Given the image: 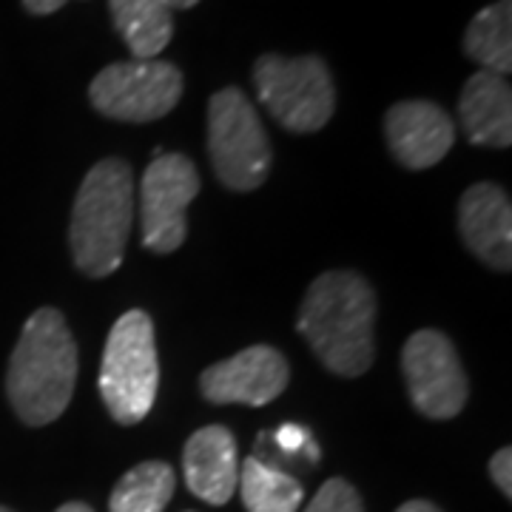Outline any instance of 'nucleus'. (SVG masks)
Instances as JSON below:
<instances>
[{
    "label": "nucleus",
    "mask_w": 512,
    "mask_h": 512,
    "mask_svg": "<svg viewBox=\"0 0 512 512\" xmlns=\"http://www.w3.org/2000/svg\"><path fill=\"white\" fill-rule=\"evenodd\" d=\"M376 293L356 271L316 276L302 299L296 328L316 359L336 376H362L376 359Z\"/></svg>",
    "instance_id": "1"
},
{
    "label": "nucleus",
    "mask_w": 512,
    "mask_h": 512,
    "mask_svg": "<svg viewBox=\"0 0 512 512\" xmlns=\"http://www.w3.org/2000/svg\"><path fill=\"white\" fill-rule=\"evenodd\" d=\"M77 345L63 313L40 308L23 325L9 359L6 396L18 419L29 427L57 421L74 396Z\"/></svg>",
    "instance_id": "2"
},
{
    "label": "nucleus",
    "mask_w": 512,
    "mask_h": 512,
    "mask_svg": "<svg viewBox=\"0 0 512 512\" xmlns=\"http://www.w3.org/2000/svg\"><path fill=\"white\" fill-rule=\"evenodd\" d=\"M134 222V174L126 160H100L74 197L69 245L80 274L111 276L126 254Z\"/></svg>",
    "instance_id": "3"
},
{
    "label": "nucleus",
    "mask_w": 512,
    "mask_h": 512,
    "mask_svg": "<svg viewBox=\"0 0 512 512\" xmlns=\"http://www.w3.org/2000/svg\"><path fill=\"white\" fill-rule=\"evenodd\" d=\"M160 384L154 322L146 311L123 313L103 350L100 396L117 424H140L151 413Z\"/></svg>",
    "instance_id": "4"
},
{
    "label": "nucleus",
    "mask_w": 512,
    "mask_h": 512,
    "mask_svg": "<svg viewBox=\"0 0 512 512\" xmlns=\"http://www.w3.org/2000/svg\"><path fill=\"white\" fill-rule=\"evenodd\" d=\"M254 89L268 114L293 134L325 128L336 111L333 74L316 55H262L254 63Z\"/></svg>",
    "instance_id": "5"
},
{
    "label": "nucleus",
    "mask_w": 512,
    "mask_h": 512,
    "mask_svg": "<svg viewBox=\"0 0 512 512\" xmlns=\"http://www.w3.org/2000/svg\"><path fill=\"white\" fill-rule=\"evenodd\" d=\"M208 154L231 191H256L271 174V143L245 92L228 86L208 103Z\"/></svg>",
    "instance_id": "6"
},
{
    "label": "nucleus",
    "mask_w": 512,
    "mask_h": 512,
    "mask_svg": "<svg viewBox=\"0 0 512 512\" xmlns=\"http://www.w3.org/2000/svg\"><path fill=\"white\" fill-rule=\"evenodd\" d=\"M183 72L168 60L111 63L89 86V100L103 117L120 123L160 120L183 97Z\"/></svg>",
    "instance_id": "7"
},
{
    "label": "nucleus",
    "mask_w": 512,
    "mask_h": 512,
    "mask_svg": "<svg viewBox=\"0 0 512 512\" xmlns=\"http://www.w3.org/2000/svg\"><path fill=\"white\" fill-rule=\"evenodd\" d=\"M402 373L410 402L421 416L447 421L464 410L470 384L458 362L456 345L441 330H419L404 342Z\"/></svg>",
    "instance_id": "8"
},
{
    "label": "nucleus",
    "mask_w": 512,
    "mask_h": 512,
    "mask_svg": "<svg viewBox=\"0 0 512 512\" xmlns=\"http://www.w3.org/2000/svg\"><path fill=\"white\" fill-rule=\"evenodd\" d=\"M200 194V174L183 154H160L148 163L140 185L143 245L154 254H174L188 237L185 211Z\"/></svg>",
    "instance_id": "9"
},
{
    "label": "nucleus",
    "mask_w": 512,
    "mask_h": 512,
    "mask_svg": "<svg viewBox=\"0 0 512 512\" xmlns=\"http://www.w3.org/2000/svg\"><path fill=\"white\" fill-rule=\"evenodd\" d=\"M288 382H291L288 359L276 348L251 345L225 362L205 367V373L200 376V390L211 404L262 407L279 399Z\"/></svg>",
    "instance_id": "10"
},
{
    "label": "nucleus",
    "mask_w": 512,
    "mask_h": 512,
    "mask_svg": "<svg viewBox=\"0 0 512 512\" xmlns=\"http://www.w3.org/2000/svg\"><path fill=\"white\" fill-rule=\"evenodd\" d=\"M384 137L390 154L410 171L441 163L456 143L453 117L430 100H404L384 114Z\"/></svg>",
    "instance_id": "11"
},
{
    "label": "nucleus",
    "mask_w": 512,
    "mask_h": 512,
    "mask_svg": "<svg viewBox=\"0 0 512 512\" xmlns=\"http://www.w3.org/2000/svg\"><path fill=\"white\" fill-rule=\"evenodd\" d=\"M458 228L467 248L495 271L512 268V205L501 185L476 183L458 202Z\"/></svg>",
    "instance_id": "12"
},
{
    "label": "nucleus",
    "mask_w": 512,
    "mask_h": 512,
    "mask_svg": "<svg viewBox=\"0 0 512 512\" xmlns=\"http://www.w3.org/2000/svg\"><path fill=\"white\" fill-rule=\"evenodd\" d=\"M183 473L188 490L211 507H222L237 493V439L228 427L208 424L185 441Z\"/></svg>",
    "instance_id": "13"
},
{
    "label": "nucleus",
    "mask_w": 512,
    "mask_h": 512,
    "mask_svg": "<svg viewBox=\"0 0 512 512\" xmlns=\"http://www.w3.org/2000/svg\"><path fill=\"white\" fill-rule=\"evenodd\" d=\"M458 117L473 146L510 148L512 143V89L507 77L476 72L458 100Z\"/></svg>",
    "instance_id": "14"
},
{
    "label": "nucleus",
    "mask_w": 512,
    "mask_h": 512,
    "mask_svg": "<svg viewBox=\"0 0 512 512\" xmlns=\"http://www.w3.org/2000/svg\"><path fill=\"white\" fill-rule=\"evenodd\" d=\"M109 12L134 60H157L174 37V12L163 0H109Z\"/></svg>",
    "instance_id": "15"
},
{
    "label": "nucleus",
    "mask_w": 512,
    "mask_h": 512,
    "mask_svg": "<svg viewBox=\"0 0 512 512\" xmlns=\"http://www.w3.org/2000/svg\"><path fill=\"white\" fill-rule=\"evenodd\" d=\"M464 55L481 72L507 77L512 72V0H495L470 20L464 32Z\"/></svg>",
    "instance_id": "16"
},
{
    "label": "nucleus",
    "mask_w": 512,
    "mask_h": 512,
    "mask_svg": "<svg viewBox=\"0 0 512 512\" xmlns=\"http://www.w3.org/2000/svg\"><path fill=\"white\" fill-rule=\"evenodd\" d=\"M237 487L248 512H296L305 498L296 478L254 456L239 464Z\"/></svg>",
    "instance_id": "17"
},
{
    "label": "nucleus",
    "mask_w": 512,
    "mask_h": 512,
    "mask_svg": "<svg viewBox=\"0 0 512 512\" xmlns=\"http://www.w3.org/2000/svg\"><path fill=\"white\" fill-rule=\"evenodd\" d=\"M177 487V473L165 461L131 467L111 490L109 512H163Z\"/></svg>",
    "instance_id": "18"
},
{
    "label": "nucleus",
    "mask_w": 512,
    "mask_h": 512,
    "mask_svg": "<svg viewBox=\"0 0 512 512\" xmlns=\"http://www.w3.org/2000/svg\"><path fill=\"white\" fill-rule=\"evenodd\" d=\"M302 512H365L362 495L345 478H330Z\"/></svg>",
    "instance_id": "19"
},
{
    "label": "nucleus",
    "mask_w": 512,
    "mask_h": 512,
    "mask_svg": "<svg viewBox=\"0 0 512 512\" xmlns=\"http://www.w3.org/2000/svg\"><path fill=\"white\" fill-rule=\"evenodd\" d=\"M490 476H493L495 487L510 498L512 495V450L501 447L493 458H490Z\"/></svg>",
    "instance_id": "20"
},
{
    "label": "nucleus",
    "mask_w": 512,
    "mask_h": 512,
    "mask_svg": "<svg viewBox=\"0 0 512 512\" xmlns=\"http://www.w3.org/2000/svg\"><path fill=\"white\" fill-rule=\"evenodd\" d=\"M276 441H279V447L282 450H288V453H296L299 447H305L311 436H308V430L305 427H299V424H282L279 430H276Z\"/></svg>",
    "instance_id": "21"
},
{
    "label": "nucleus",
    "mask_w": 512,
    "mask_h": 512,
    "mask_svg": "<svg viewBox=\"0 0 512 512\" xmlns=\"http://www.w3.org/2000/svg\"><path fill=\"white\" fill-rule=\"evenodd\" d=\"M63 3H66V0H23L26 12H32V15H52V12H57Z\"/></svg>",
    "instance_id": "22"
},
{
    "label": "nucleus",
    "mask_w": 512,
    "mask_h": 512,
    "mask_svg": "<svg viewBox=\"0 0 512 512\" xmlns=\"http://www.w3.org/2000/svg\"><path fill=\"white\" fill-rule=\"evenodd\" d=\"M396 512H441L436 504H430V501H407L402 504Z\"/></svg>",
    "instance_id": "23"
},
{
    "label": "nucleus",
    "mask_w": 512,
    "mask_h": 512,
    "mask_svg": "<svg viewBox=\"0 0 512 512\" xmlns=\"http://www.w3.org/2000/svg\"><path fill=\"white\" fill-rule=\"evenodd\" d=\"M57 512H94L89 504H83V501H69V504H63Z\"/></svg>",
    "instance_id": "24"
},
{
    "label": "nucleus",
    "mask_w": 512,
    "mask_h": 512,
    "mask_svg": "<svg viewBox=\"0 0 512 512\" xmlns=\"http://www.w3.org/2000/svg\"><path fill=\"white\" fill-rule=\"evenodd\" d=\"M163 3L174 12V9H191V6H197L200 0H163Z\"/></svg>",
    "instance_id": "25"
},
{
    "label": "nucleus",
    "mask_w": 512,
    "mask_h": 512,
    "mask_svg": "<svg viewBox=\"0 0 512 512\" xmlns=\"http://www.w3.org/2000/svg\"><path fill=\"white\" fill-rule=\"evenodd\" d=\"M0 512H15V510H9V507H0Z\"/></svg>",
    "instance_id": "26"
}]
</instances>
